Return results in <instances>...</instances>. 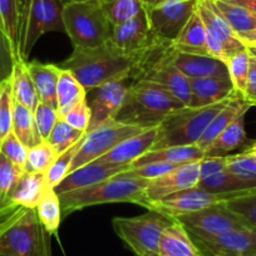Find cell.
I'll return each instance as SVG.
<instances>
[{"mask_svg": "<svg viewBox=\"0 0 256 256\" xmlns=\"http://www.w3.org/2000/svg\"><path fill=\"white\" fill-rule=\"evenodd\" d=\"M140 56H128L108 43L94 48L73 46V52L59 68L68 70L87 92L113 80L130 78L137 67Z\"/></svg>", "mask_w": 256, "mask_h": 256, "instance_id": "cell-1", "label": "cell"}, {"mask_svg": "<svg viewBox=\"0 0 256 256\" xmlns=\"http://www.w3.org/2000/svg\"><path fill=\"white\" fill-rule=\"evenodd\" d=\"M124 172V171H123ZM123 172L86 188L58 194L63 218L74 211L103 204L130 202L146 206V187L148 180L131 177Z\"/></svg>", "mask_w": 256, "mask_h": 256, "instance_id": "cell-2", "label": "cell"}, {"mask_svg": "<svg viewBox=\"0 0 256 256\" xmlns=\"http://www.w3.org/2000/svg\"><path fill=\"white\" fill-rule=\"evenodd\" d=\"M184 107L174 94L154 83L131 80L124 103L114 120L142 128L157 127L162 120Z\"/></svg>", "mask_w": 256, "mask_h": 256, "instance_id": "cell-3", "label": "cell"}, {"mask_svg": "<svg viewBox=\"0 0 256 256\" xmlns=\"http://www.w3.org/2000/svg\"><path fill=\"white\" fill-rule=\"evenodd\" d=\"M50 236L36 208H19L0 230V256H52Z\"/></svg>", "mask_w": 256, "mask_h": 256, "instance_id": "cell-4", "label": "cell"}, {"mask_svg": "<svg viewBox=\"0 0 256 256\" xmlns=\"http://www.w3.org/2000/svg\"><path fill=\"white\" fill-rule=\"evenodd\" d=\"M236 93L215 104L198 108L184 106L170 114L158 124L157 140L152 150L198 144L214 117L230 102Z\"/></svg>", "mask_w": 256, "mask_h": 256, "instance_id": "cell-5", "label": "cell"}, {"mask_svg": "<svg viewBox=\"0 0 256 256\" xmlns=\"http://www.w3.org/2000/svg\"><path fill=\"white\" fill-rule=\"evenodd\" d=\"M63 22L73 46L94 48L108 43L112 36L113 26L103 12L100 0L64 4Z\"/></svg>", "mask_w": 256, "mask_h": 256, "instance_id": "cell-6", "label": "cell"}, {"mask_svg": "<svg viewBox=\"0 0 256 256\" xmlns=\"http://www.w3.org/2000/svg\"><path fill=\"white\" fill-rule=\"evenodd\" d=\"M174 218L148 210L134 218H114L112 220L116 235L137 256H150L158 251L160 238Z\"/></svg>", "mask_w": 256, "mask_h": 256, "instance_id": "cell-7", "label": "cell"}, {"mask_svg": "<svg viewBox=\"0 0 256 256\" xmlns=\"http://www.w3.org/2000/svg\"><path fill=\"white\" fill-rule=\"evenodd\" d=\"M62 0H30L19 39V56L26 60L36 42L49 32L66 33Z\"/></svg>", "mask_w": 256, "mask_h": 256, "instance_id": "cell-8", "label": "cell"}, {"mask_svg": "<svg viewBox=\"0 0 256 256\" xmlns=\"http://www.w3.org/2000/svg\"><path fill=\"white\" fill-rule=\"evenodd\" d=\"M144 130H148V128L126 124L116 120H110L97 126L88 131L80 142V148L73 158L70 172L100 158L103 154L114 148L118 144Z\"/></svg>", "mask_w": 256, "mask_h": 256, "instance_id": "cell-9", "label": "cell"}, {"mask_svg": "<svg viewBox=\"0 0 256 256\" xmlns=\"http://www.w3.org/2000/svg\"><path fill=\"white\" fill-rule=\"evenodd\" d=\"M255 190L218 194V192H208L198 188V187H194V188L180 191L177 194H174V195L161 198V200L148 202L146 208L162 214V215L167 216V218H174L177 216L202 210V208L216 205V204L228 202V201L234 200V198L248 195V194L255 191Z\"/></svg>", "mask_w": 256, "mask_h": 256, "instance_id": "cell-10", "label": "cell"}, {"mask_svg": "<svg viewBox=\"0 0 256 256\" xmlns=\"http://www.w3.org/2000/svg\"><path fill=\"white\" fill-rule=\"evenodd\" d=\"M174 218L181 222L194 238H211L235 228H251L245 218L231 210L226 202L216 204Z\"/></svg>", "mask_w": 256, "mask_h": 256, "instance_id": "cell-11", "label": "cell"}, {"mask_svg": "<svg viewBox=\"0 0 256 256\" xmlns=\"http://www.w3.org/2000/svg\"><path fill=\"white\" fill-rule=\"evenodd\" d=\"M198 0H168L162 6L146 9L150 26L158 39L174 42L198 9Z\"/></svg>", "mask_w": 256, "mask_h": 256, "instance_id": "cell-12", "label": "cell"}, {"mask_svg": "<svg viewBox=\"0 0 256 256\" xmlns=\"http://www.w3.org/2000/svg\"><path fill=\"white\" fill-rule=\"evenodd\" d=\"M152 33L146 9L130 20L113 26L110 43L128 56H140L157 42Z\"/></svg>", "mask_w": 256, "mask_h": 256, "instance_id": "cell-13", "label": "cell"}, {"mask_svg": "<svg viewBox=\"0 0 256 256\" xmlns=\"http://www.w3.org/2000/svg\"><path fill=\"white\" fill-rule=\"evenodd\" d=\"M205 255L256 256V230L252 228H235L211 238H194Z\"/></svg>", "mask_w": 256, "mask_h": 256, "instance_id": "cell-14", "label": "cell"}, {"mask_svg": "<svg viewBox=\"0 0 256 256\" xmlns=\"http://www.w3.org/2000/svg\"><path fill=\"white\" fill-rule=\"evenodd\" d=\"M130 84L131 80L126 78V80L108 82L87 92L90 93V100L87 98V102L92 112L88 131L107 120H114L124 103Z\"/></svg>", "mask_w": 256, "mask_h": 256, "instance_id": "cell-15", "label": "cell"}, {"mask_svg": "<svg viewBox=\"0 0 256 256\" xmlns=\"http://www.w3.org/2000/svg\"><path fill=\"white\" fill-rule=\"evenodd\" d=\"M200 161L181 164L164 176L151 180L146 187V206L152 201L198 186L200 181Z\"/></svg>", "mask_w": 256, "mask_h": 256, "instance_id": "cell-16", "label": "cell"}, {"mask_svg": "<svg viewBox=\"0 0 256 256\" xmlns=\"http://www.w3.org/2000/svg\"><path fill=\"white\" fill-rule=\"evenodd\" d=\"M167 56L174 67L188 80L228 76V66L225 62L220 60L210 54L177 50L170 43L168 49H167Z\"/></svg>", "mask_w": 256, "mask_h": 256, "instance_id": "cell-17", "label": "cell"}, {"mask_svg": "<svg viewBox=\"0 0 256 256\" xmlns=\"http://www.w3.org/2000/svg\"><path fill=\"white\" fill-rule=\"evenodd\" d=\"M198 12L205 24L206 33L222 44L228 59L232 54L245 49V46L238 39V34L215 8L212 0H198Z\"/></svg>", "mask_w": 256, "mask_h": 256, "instance_id": "cell-18", "label": "cell"}, {"mask_svg": "<svg viewBox=\"0 0 256 256\" xmlns=\"http://www.w3.org/2000/svg\"><path fill=\"white\" fill-rule=\"evenodd\" d=\"M157 132H158V126L144 130L118 144L114 148L94 161L102 162V164H120V166H131L138 157L152 150L157 140Z\"/></svg>", "mask_w": 256, "mask_h": 256, "instance_id": "cell-19", "label": "cell"}, {"mask_svg": "<svg viewBox=\"0 0 256 256\" xmlns=\"http://www.w3.org/2000/svg\"><path fill=\"white\" fill-rule=\"evenodd\" d=\"M131 168V166H120V164H102L98 161H92L74 171L70 172L67 177L56 187V194L74 191V190L86 188L96 184L110 178L126 170Z\"/></svg>", "mask_w": 256, "mask_h": 256, "instance_id": "cell-20", "label": "cell"}, {"mask_svg": "<svg viewBox=\"0 0 256 256\" xmlns=\"http://www.w3.org/2000/svg\"><path fill=\"white\" fill-rule=\"evenodd\" d=\"M190 84H191V100L187 107L198 108L215 104L236 93L228 76L195 78V80H190Z\"/></svg>", "mask_w": 256, "mask_h": 256, "instance_id": "cell-21", "label": "cell"}, {"mask_svg": "<svg viewBox=\"0 0 256 256\" xmlns=\"http://www.w3.org/2000/svg\"><path fill=\"white\" fill-rule=\"evenodd\" d=\"M157 255L160 256H208L196 245L181 222L174 218L162 232Z\"/></svg>", "mask_w": 256, "mask_h": 256, "instance_id": "cell-22", "label": "cell"}, {"mask_svg": "<svg viewBox=\"0 0 256 256\" xmlns=\"http://www.w3.org/2000/svg\"><path fill=\"white\" fill-rule=\"evenodd\" d=\"M48 188L46 174L23 171L16 182L9 202L14 208H36Z\"/></svg>", "mask_w": 256, "mask_h": 256, "instance_id": "cell-23", "label": "cell"}, {"mask_svg": "<svg viewBox=\"0 0 256 256\" xmlns=\"http://www.w3.org/2000/svg\"><path fill=\"white\" fill-rule=\"evenodd\" d=\"M251 107H254L252 103L248 102V100L242 97L241 94L236 93L232 98L230 100V102L218 113V114L214 117V120H211L210 124L208 126V128L205 130L204 134L201 136V138L198 140L196 146L200 147L201 150H205L218 138L221 134V132L225 131L226 128L236 120L240 114L242 113H248V110Z\"/></svg>", "mask_w": 256, "mask_h": 256, "instance_id": "cell-24", "label": "cell"}, {"mask_svg": "<svg viewBox=\"0 0 256 256\" xmlns=\"http://www.w3.org/2000/svg\"><path fill=\"white\" fill-rule=\"evenodd\" d=\"M26 67L33 80L39 102L46 103L56 110V84L60 73L58 64L26 60Z\"/></svg>", "mask_w": 256, "mask_h": 256, "instance_id": "cell-25", "label": "cell"}, {"mask_svg": "<svg viewBox=\"0 0 256 256\" xmlns=\"http://www.w3.org/2000/svg\"><path fill=\"white\" fill-rule=\"evenodd\" d=\"M245 116L246 113L238 116L225 131L221 132L220 136L205 150V156H228L230 152L238 148H244L250 146L252 141L248 138L245 131Z\"/></svg>", "mask_w": 256, "mask_h": 256, "instance_id": "cell-26", "label": "cell"}, {"mask_svg": "<svg viewBox=\"0 0 256 256\" xmlns=\"http://www.w3.org/2000/svg\"><path fill=\"white\" fill-rule=\"evenodd\" d=\"M205 157V152L196 144L187 146H170L164 148L150 150L136 160L131 167L142 166L150 162H170L174 164H184L190 162L200 161Z\"/></svg>", "mask_w": 256, "mask_h": 256, "instance_id": "cell-27", "label": "cell"}, {"mask_svg": "<svg viewBox=\"0 0 256 256\" xmlns=\"http://www.w3.org/2000/svg\"><path fill=\"white\" fill-rule=\"evenodd\" d=\"M87 100V90L70 70L60 68L56 84V110L63 117L78 103Z\"/></svg>", "mask_w": 256, "mask_h": 256, "instance_id": "cell-28", "label": "cell"}, {"mask_svg": "<svg viewBox=\"0 0 256 256\" xmlns=\"http://www.w3.org/2000/svg\"><path fill=\"white\" fill-rule=\"evenodd\" d=\"M171 46L181 52L208 54L206 52V28L198 9L188 19L178 36L174 42H171Z\"/></svg>", "mask_w": 256, "mask_h": 256, "instance_id": "cell-29", "label": "cell"}, {"mask_svg": "<svg viewBox=\"0 0 256 256\" xmlns=\"http://www.w3.org/2000/svg\"><path fill=\"white\" fill-rule=\"evenodd\" d=\"M10 82L14 100L26 106L34 112L39 100L33 80L29 74L28 67H26V60L22 58L16 59L10 76Z\"/></svg>", "mask_w": 256, "mask_h": 256, "instance_id": "cell-30", "label": "cell"}, {"mask_svg": "<svg viewBox=\"0 0 256 256\" xmlns=\"http://www.w3.org/2000/svg\"><path fill=\"white\" fill-rule=\"evenodd\" d=\"M13 132L28 150L43 142L36 131L33 110L16 100L13 110Z\"/></svg>", "mask_w": 256, "mask_h": 256, "instance_id": "cell-31", "label": "cell"}, {"mask_svg": "<svg viewBox=\"0 0 256 256\" xmlns=\"http://www.w3.org/2000/svg\"><path fill=\"white\" fill-rule=\"evenodd\" d=\"M198 188L208 192H218V194H226V192H241L255 190L256 186L244 181L238 176L234 174L228 168L212 174V176L201 178L198 184Z\"/></svg>", "mask_w": 256, "mask_h": 256, "instance_id": "cell-32", "label": "cell"}, {"mask_svg": "<svg viewBox=\"0 0 256 256\" xmlns=\"http://www.w3.org/2000/svg\"><path fill=\"white\" fill-rule=\"evenodd\" d=\"M212 3L238 36L256 28V14L248 9L224 0H212Z\"/></svg>", "mask_w": 256, "mask_h": 256, "instance_id": "cell-33", "label": "cell"}, {"mask_svg": "<svg viewBox=\"0 0 256 256\" xmlns=\"http://www.w3.org/2000/svg\"><path fill=\"white\" fill-rule=\"evenodd\" d=\"M36 210L39 220L46 228V231L50 235H56L63 215H62L60 198L56 190L50 187L46 190Z\"/></svg>", "mask_w": 256, "mask_h": 256, "instance_id": "cell-34", "label": "cell"}, {"mask_svg": "<svg viewBox=\"0 0 256 256\" xmlns=\"http://www.w3.org/2000/svg\"><path fill=\"white\" fill-rule=\"evenodd\" d=\"M22 172V170L0 154V216L9 215L19 208L10 205L9 198Z\"/></svg>", "mask_w": 256, "mask_h": 256, "instance_id": "cell-35", "label": "cell"}, {"mask_svg": "<svg viewBox=\"0 0 256 256\" xmlns=\"http://www.w3.org/2000/svg\"><path fill=\"white\" fill-rule=\"evenodd\" d=\"M100 4L113 26L134 18L144 10L140 0H100Z\"/></svg>", "mask_w": 256, "mask_h": 256, "instance_id": "cell-36", "label": "cell"}, {"mask_svg": "<svg viewBox=\"0 0 256 256\" xmlns=\"http://www.w3.org/2000/svg\"><path fill=\"white\" fill-rule=\"evenodd\" d=\"M86 134H87V132H82L80 131V130H76L72 126L68 124L63 118L59 117V120H56L53 131L49 134L46 142L56 150V154H62L63 152L70 150V147L77 144L78 142L82 141V140L84 138Z\"/></svg>", "mask_w": 256, "mask_h": 256, "instance_id": "cell-37", "label": "cell"}, {"mask_svg": "<svg viewBox=\"0 0 256 256\" xmlns=\"http://www.w3.org/2000/svg\"><path fill=\"white\" fill-rule=\"evenodd\" d=\"M226 66H228V77L232 82L235 92H238V94L245 98L246 88H248V70H250V54L246 50V46L242 50L232 54L226 60Z\"/></svg>", "mask_w": 256, "mask_h": 256, "instance_id": "cell-38", "label": "cell"}, {"mask_svg": "<svg viewBox=\"0 0 256 256\" xmlns=\"http://www.w3.org/2000/svg\"><path fill=\"white\" fill-rule=\"evenodd\" d=\"M0 29L6 33L19 56L18 0H0Z\"/></svg>", "mask_w": 256, "mask_h": 256, "instance_id": "cell-39", "label": "cell"}, {"mask_svg": "<svg viewBox=\"0 0 256 256\" xmlns=\"http://www.w3.org/2000/svg\"><path fill=\"white\" fill-rule=\"evenodd\" d=\"M14 97L10 78L0 83V147L4 140L13 132Z\"/></svg>", "mask_w": 256, "mask_h": 256, "instance_id": "cell-40", "label": "cell"}, {"mask_svg": "<svg viewBox=\"0 0 256 256\" xmlns=\"http://www.w3.org/2000/svg\"><path fill=\"white\" fill-rule=\"evenodd\" d=\"M59 154L46 141L40 142L28 150V158L24 171L46 174Z\"/></svg>", "mask_w": 256, "mask_h": 256, "instance_id": "cell-41", "label": "cell"}, {"mask_svg": "<svg viewBox=\"0 0 256 256\" xmlns=\"http://www.w3.org/2000/svg\"><path fill=\"white\" fill-rule=\"evenodd\" d=\"M80 142H78L77 144L70 147V150H67V151L63 152L62 154H59L56 161H54V164L50 166V168L46 172V184H48V187L56 188L67 177V174L70 172L73 158H74L76 154H77L78 148H80Z\"/></svg>", "mask_w": 256, "mask_h": 256, "instance_id": "cell-42", "label": "cell"}, {"mask_svg": "<svg viewBox=\"0 0 256 256\" xmlns=\"http://www.w3.org/2000/svg\"><path fill=\"white\" fill-rule=\"evenodd\" d=\"M226 167L234 174L242 178L244 181L256 186V162L245 151L236 154H228Z\"/></svg>", "mask_w": 256, "mask_h": 256, "instance_id": "cell-43", "label": "cell"}, {"mask_svg": "<svg viewBox=\"0 0 256 256\" xmlns=\"http://www.w3.org/2000/svg\"><path fill=\"white\" fill-rule=\"evenodd\" d=\"M33 113L36 131L40 136V140L42 141H46L50 132L53 131L56 120H59L58 110L56 108L50 107V106L46 104V103L39 102Z\"/></svg>", "mask_w": 256, "mask_h": 256, "instance_id": "cell-44", "label": "cell"}, {"mask_svg": "<svg viewBox=\"0 0 256 256\" xmlns=\"http://www.w3.org/2000/svg\"><path fill=\"white\" fill-rule=\"evenodd\" d=\"M0 154H4L19 170L24 171L28 158V148L18 140V137L10 132L0 147Z\"/></svg>", "mask_w": 256, "mask_h": 256, "instance_id": "cell-45", "label": "cell"}, {"mask_svg": "<svg viewBox=\"0 0 256 256\" xmlns=\"http://www.w3.org/2000/svg\"><path fill=\"white\" fill-rule=\"evenodd\" d=\"M20 58L2 29H0V83L9 80L16 59Z\"/></svg>", "mask_w": 256, "mask_h": 256, "instance_id": "cell-46", "label": "cell"}, {"mask_svg": "<svg viewBox=\"0 0 256 256\" xmlns=\"http://www.w3.org/2000/svg\"><path fill=\"white\" fill-rule=\"evenodd\" d=\"M226 205L245 218L246 222L256 230V190L248 195L228 201Z\"/></svg>", "mask_w": 256, "mask_h": 256, "instance_id": "cell-47", "label": "cell"}, {"mask_svg": "<svg viewBox=\"0 0 256 256\" xmlns=\"http://www.w3.org/2000/svg\"><path fill=\"white\" fill-rule=\"evenodd\" d=\"M178 166H181V164H170V162H150V164H142V166L131 167V168L126 170L123 174H127V176L138 177V178L151 181V180L157 178V177L164 176L167 172L172 171V170Z\"/></svg>", "mask_w": 256, "mask_h": 256, "instance_id": "cell-48", "label": "cell"}, {"mask_svg": "<svg viewBox=\"0 0 256 256\" xmlns=\"http://www.w3.org/2000/svg\"><path fill=\"white\" fill-rule=\"evenodd\" d=\"M60 118H63L68 124H70L76 130H80L82 132H88L90 118H92V112H90L87 100L78 103L70 112H67Z\"/></svg>", "mask_w": 256, "mask_h": 256, "instance_id": "cell-49", "label": "cell"}, {"mask_svg": "<svg viewBox=\"0 0 256 256\" xmlns=\"http://www.w3.org/2000/svg\"><path fill=\"white\" fill-rule=\"evenodd\" d=\"M225 168H228V167H226L225 156H205L200 161V180L208 176H212V174H218V172L222 171V170Z\"/></svg>", "mask_w": 256, "mask_h": 256, "instance_id": "cell-50", "label": "cell"}, {"mask_svg": "<svg viewBox=\"0 0 256 256\" xmlns=\"http://www.w3.org/2000/svg\"><path fill=\"white\" fill-rule=\"evenodd\" d=\"M245 98L248 102L256 106V59L250 56V70H248V88H246Z\"/></svg>", "mask_w": 256, "mask_h": 256, "instance_id": "cell-51", "label": "cell"}, {"mask_svg": "<svg viewBox=\"0 0 256 256\" xmlns=\"http://www.w3.org/2000/svg\"><path fill=\"white\" fill-rule=\"evenodd\" d=\"M29 4L30 0H18V6H19V39H20L22 30H23L24 23H26V14H28Z\"/></svg>", "mask_w": 256, "mask_h": 256, "instance_id": "cell-52", "label": "cell"}, {"mask_svg": "<svg viewBox=\"0 0 256 256\" xmlns=\"http://www.w3.org/2000/svg\"><path fill=\"white\" fill-rule=\"evenodd\" d=\"M224 2L244 6V8L248 9V10L256 14V0H224Z\"/></svg>", "mask_w": 256, "mask_h": 256, "instance_id": "cell-53", "label": "cell"}, {"mask_svg": "<svg viewBox=\"0 0 256 256\" xmlns=\"http://www.w3.org/2000/svg\"><path fill=\"white\" fill-rule=\"evenodd\" d=\"M238 39L242 42L244 46H251V44H256V28L246 33L238 34Z\"/></svg>", "mask_w": 256, "mask_h": 256, "instance_id": "cell-54", "label": "cell"}, {"mask_svg": "<svg viewBox=\"0 0 256 256\" xmlns=\"http://www.w3.org/2000/svg\"><path fill=\"white\" fill-rule=\"evenodd\" d=\"M140 2H141L144 9H152L158 6H162V4H164L168 0H140Z\"/></svg>", "mask_w": 256, "mask_h": 256, "instance_id": "cell-55", "label": "cell"}, {"mask_svg": "<svg viewBox=\"0 0 256 256\" xmlns=\"http://www.w3.org/2000/svg\"><path fill=\"white\" fill-rule=\"evenodd\" d=\"M244 151H245L246 154H248V156L252 157L254 161L256 162V141H252V142H251L250 146L246 147V148L244 150Z\"/></svg>", "mask_w": 256, "mask_h": 256, "instance_id": "cell-56", "label": "cell"}, {"mask_svg": "<svg viewBox=\"0 0 256 256\" xmlns=\"http://www.w3.org/2000/svg\"><path fill=\"white\" fill-rule=\"evenodd\" d=\"M246 46V50L248 52V54H250L252 58L256 59V44H251V46Z\"/></svg>", "mask_w": 256, "mask_h": 256, "instance_id": "cell-57", "label": "cell"}, {"mask_svg": "<svg viewBox=\"0 0 256 256\" xmlns=\"http://www.w3.org/2000/svg\"><path fill=\"white\" fill-rule=\"evenodd\" d=\"M13 212H14V211H13ZM13 212H12V214H13ZM12 214H9V215H6V216H0V230L3 228V226L6 224V221L9 220V218L12 216Z\"/></svg>", "mask_w": 256, "mask_h": 256, "instance_id": "cell-58", "label": "cell"}, {"mask_svg": "<svg viewBox=\"0 0 256 256\" xmlns=\"http://www.w3.org/2000/svg\"><path fill=\"white\" fill-rule=\"evenodd\" d=\"M64 4L70 3H84V2H93V0H62Z\"/></svg>", "mask_w": 256, "mask_h": 256, "instance_id": "cell-59", "label": "cell"}, {"mask_svg": "<svg viewBox=\"0 0 256 256\" xmlns=\"http://www.w3.org/2000/svg\"><path fill=\"white\" fill-rule=\"evenodd\" d=\"M218 256H236V255H218Z\"/></svg>", "mask_w": 256, "mask_h": 256, "instance_id": "cell-60", "label": "cell"}, {"mask_svg": "<svg viewBox=\"0 0 256 256\" xmlns=\"http://www.w3.org/2000/svg\"><path fill=\"white\" fill-rule=\"evenodd\" d=\"M150 256H160V255H157V254H154V255H150Z\"/></svg>", "mask_w": 256, "mask_h": 256, "instance_id": "cell-61", "label": "cell"}, {"mask_svg": "<svg viewBox=\"0 0 256 256\" xmlns=\"http://www.w3.org/2000/svg\"><path fill=\"white\" fill-rule=\"evenodd\" d=\"M255 107H256V106H255Z\"/></svg>", "mask_w": 256, "mask_h": 256, "instance_id": "cell-62", "label": "cell"}]
</instances>
